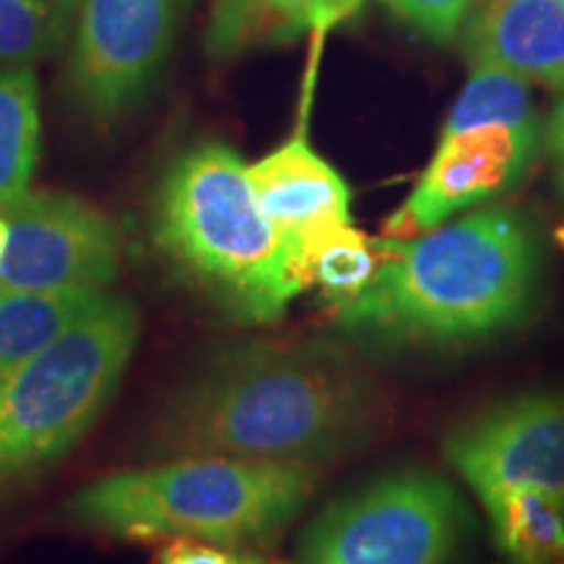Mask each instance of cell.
Returning a JSON list of instances; mask_svg holds the SVG:
<instances>
[{"instance_id":"6","label":"cell","mask_w":564,"mask_h":564,"mask_svg":"<svg viewBox=\"0 0 564 564\" xmlns=\"http://www.w3.org/2000/svg\"><path fill=\"white\" fill-rule=\"evenodd\" d=\"M476 520L432 470H392L340 494L285 564H465Z\"/></svg>"},{"instance_id":"18","label":"cell","mask_w":564,"mask_h":564,"mask_svg":"<svg viewBox=\"0 0 564 564\" xmlns=\"http://www.w3.org/2000/svg\"><path fill=\"white\" fill-rule=\"evenodd\" d=\"M76 0H0V63L30 66L68 40Z\"/></svg>"},{"instance_id":"20","label":"cell","mask_w":564,"mask_h":564,"mask_svg":"<svg viewBox=\"0 0 564 564\" xmlns=\"http://www.w3.org/2000/svg\"><path fill=\"white\" fill-rule=\"evenodd\" d=\"M423 37L447 45L463 30L476 0H379Z\"/></svg>"},{"instance_id":"16","label":"cell","mask_w":564,"mask_h":564,"mask_svg":"<svg viewBox=\"0 0 564 564\" xmlns=\"http://www.w3.org/2000/svg\"><path fill=\"white\" fill-rule=\"evenodd\" d=\"M40 158V87L32 66L0 68V212L30 192Z\"/></svg>"},{"instance_id":"3","label":"cell","mask_w":564,"mask_h":564,"mask_svg":"<svg viewBox=\"0 0 564 564\" xmlns=\"http://www.w3.org/2000/svg\"><path fill=\"white\" fill-rule=\"evenodd\" d=\"M152 238L171 270L238 324L278 322L312 288L259 202L249 165L220 141L196 144L167 167Z\"/></svg>"},{"instance_id":"11","label":"cell","mask_w":564,"mask_h":564,"mask_svg":"<svg viewBox=\"0 0 564 564\" xmlns=\"http://www.w3.org/2000/svg\"><path fill=\"white\" fill-rule=\"evenodd\" d=\"M249 175L264 212L299 259L314 236L352 223L348 181L308 141V100H303L295 131L249 165Z\"/></svg>"},{"instance_id":"24","label":"cell","mask_w":564,"mask_h":564,"mask_svg":"<svg viewBox=\"0 0 564 564\" xmlns=\"http://www.w3.org/2000/svg\"><path fill=\"white\" fill-rule=\"evenodd\" d=\"M505 564H520V562H512V560H507V562H505Z\"/></svg>"},{"instance_id":"1","label":"cell","mask_w":564,"mask_h":564,"mask_svg":"<svg viewBox=\"0 0 564 564\" xmlns=\"http://www.w3.org/2000/svg\"><path fill=\"white\" fill-rule=\"evenodd\" d=\"M384 415L377 379L348 345L251 343L209 358L167 394L144 453L319 468L369 442Z\"/></svg>"},{"instance_id":"25","label":"cell","mask_w":564,"mask_h":564,"mask_svg":"<svg viewBox=\"0 0 564 564\" xmlns=\"http://www.w3.org/2000/svg\"><path fill=\"white\" fill-rule=\"evenodd\" d=\"M556 564H564V556H562V560H560V562H556Z\"/></svg>"},{"instance_id":"23","label":"cell","mask_w":564,"mask_h":564,"mask_svg":"<svg viewBox=\"0 0 564 564\" xmlns=\"http://www.w3.org/2000/svg\"><path fill=\"white\" fill-rule=\"evenodd\" d=\"M3 246H6V220L0 215V257H3Z\"/></svg>"},{"instance_id":"7","label":"cell","mask_w":564,"mask_h":564,"mask_svg":"<svg viewBox=\"0 0 564 564\" xmlns=\"http://www.w3.org/2000/svg\"><path fill=\"white\" fill-rule=\"evenodd\" d=\"M183 0H76L68 89L89 121L110 126L144 102L178 32Z\"/></svg>"},{"instance_id":"14","label":"cell","mask_w":564,"mask_h":564,"mask_svg":"<svg viewBox=\"0 0 564 564\" xmlns=\"http://www.w3.org/2000/svg\"><path fill=\"white\" fill-rule=\"evenodd\" d=\"M108 291H3L0 288V377L51 345Z\"/></svg>"},{"instance_id":"4","label":"cell","mask_w":564,"mask_h":564,"mask_svg":"<svg viewBox=\"0 0 564 564\" xmlns=\"http://www.w3.org/2000/svg\"><path fill=\"white\" fill-rule=\"evenodd\" d=\"M316 481L308 465L171 457L82 486L66 512L79 528L116 539H188L249 552L299 518Z\"/></svg>"},{"instance_id":"15","label":"cell","mask_w":564,"mask_h":564,"mask_svg":"<svg viewBox=\"0 0 564 564\" xmlns=\"http://www.w3.org/2000/svg\"><path fill=\"white\" fill-rule=\"evenodd\" d=\"M491 533L507 560L556 564L564 556V502L546 491L510 489L484 502Z\"/></svg>"},{"instance_id":"17","label":"cell","mask_w":564,"mask_h":564,"mask_svg":"<svg viewBox=\"0 0 564 564\" xmlns=\"http://www.w3.org/2000/svg\"><path fill=\"white\" fill-rule=\"evenodd\" d=\"M382 257L379 238L366 236L352 223L319 232L301 251L303 270L333 312L371 285Z\"/></svg>"},{"instance_id":"21","label":"cell","mask_w":564,"mask_h":564,"mask_svg":"<svg viewBox=\"0 0 564 564\" xmlns=\"http://www.w3.org/2000/svg\"><path fill=\"white\" fill-rule=\"evenodd\" d=\"M160 564H267L259 554L238 552L204 541L175 539L171 546L160 554Z\"/></svg>"},{"instance_id":"13","label":"cell","mask_w":564,"mask_h":564,"mask_svg":"<svg viewBox=\"0 0 564 564\" xmlns=\"http://www.w3.org/2000/svg\"><path fill=\"white\" fill-rule=\"evenodd\" d=\"M366 0H215L204 47L212 58H238L259 47L324 37L356 17Z\"/></svg>"},{"instance_id":"22","label":"cell","mask_w":564,"mask_h":564,"mask_svg":"<svg viewBox=\"0 0 564 564\" xmlns=\"http://www.w3.org/2000/svg\"><path fill=\"white\" fill-rule=\"evenodd\" d=\"M544 147L546 158L552 162L556 188H560L564 199V100L552 110V116H549L544 126Z\"/></svg>"},{"instance_id":"2","label":"cell","mask_w":564,"mask_h":564,"mask_svg":"<svg viewBox=\"0 0 564 564\" xmlns=\"http://www.w3.org/2000/svg\"><path fill=\"white\" fill-rule=\"evenodd\" d=\"M377 278L333 312L369 350L463 348L523 327L541 293V246L520 212L491 207L415 238H384Z\"/></svg>"},{"instance_id":"12","label":"cell","mask_w":564,"mask_h":564,"mask_svg":"<svg viewBox=\"0 0 564 564\" xmlns=\"http://www.w3.org/2000/svg\"><path fill=\"white\" fill-rule=\"evenodd\" d=\"M460 34L470 68L564 89V0H476Z\"/></svg>"},{"instance_id":"10","label":"cell","mask_w":564,"mask_h":564,"mask_svg":"<svg viewBox=\"0 0 564 564\" xmlns=\"http://www.w3.org/2000/svg\"><path fill=\"white\" fill-rule=\"evenodd\" d=\"M541 126H474L442 131L440 144L405 202L387 217L384 238H415L457 212L499 196L523 178Z\"/></svg>"},{"instance_id":"5","label":"cell","mask_w":564,"mask_h":564,"mask_svg":"<svg viewBox=\"0 0 564 564\" xmlns=\"http://www.w3.org/2000/svg\"><path fill=\"white\" fill-rule=\"evenodd\" d=\"M139 343V312L105 293L17 369L0 377V478H26L66 457L116 394Z\"/></svg>"},{"instance_id":"8","label":"cell","mask_w":564,"mask_h":564,"mask_svg":"<svg viewBox=\"0 0 564 564\" xmlns=\"http://www.w3.org/2000/svg\"><path fill=\"white\" fill-rule=\"evenodd\" d=\"M0 215L6 220L3 291H108L121 270V230L79 196L26 192Z\"/></svg>"},{"instance_id":"9","label":"cell","mask_w":564,"mask_h":564,"mask_svg":"<svg viewBox=\"0 0 564 564\" xmlns=\"http://www.w3.org/2000/svg\"><path fill=\"white\" fill-rule=\"evenodd\" d=\"M444 457L476 497L535 489L564 502V390L514 394L444 436Z\"/></svg>"},{"instance_id":"19","label":"cell","mask_w":564,"mask_h":564,"mask_svg":"<svg viewBox=\"0 0 564 564\" xmlns=\"http://www.w3.org/2000/svg\"><path fill=\"white\" fill-rule=\"evenodd\" d=\"M539 126L528 82L497 68H470V79L449 110L442 131L474 126Z\"/></svg>"}]
</instances>
